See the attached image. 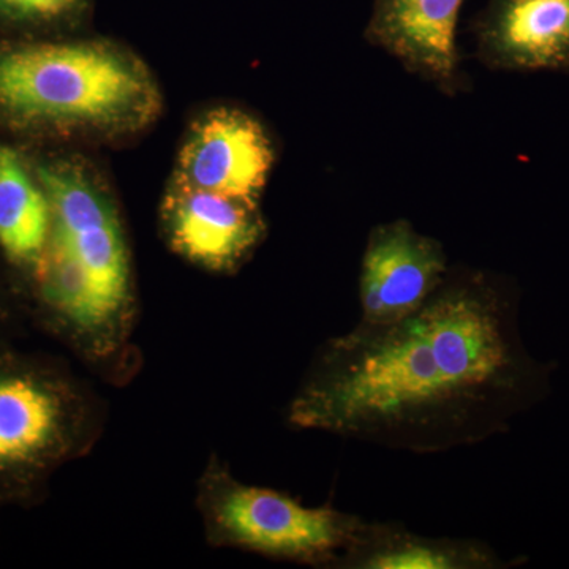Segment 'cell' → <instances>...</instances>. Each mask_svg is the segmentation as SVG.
<instances>
[{
    "label": "cell",
    "instance_id": "obj_8",
    "mask_svg": "<svg viewBox=\"0 0 569 569\" xmlns=\"http://www.w3.org/2000/svg\"><path fill=\"white\" fill-rule=\"evenodd\" d=\"M463 0H373L366 40L438 91L456 93V32Z\"/></svg>",
    "mask_w": 569,
    "mask_h": 569
},
{
    "label": "cell",
    "instance_id": "obj_6",
    "mask_svg": "<svg viewBox=\"0 0 569 569\" xmlns=\"http://www.w3.org/2000/svg\"><path fill=\"white\" fill-rule=\"evenodd\" d=\"M451 268L445 246L419 233L407 219L376 224L362 253L359 323L385 326L410 317L436 293Z\"/></svg>",
    "mask_w": 569,
    "mask_h": 569
},
{
    "label": "cell",
    "instance_id": "obj_5",
    "mask_svg": "<svg viewBox=\"0 0 569 569\" xmlns=\"http://www.w3.org/2000/svg\"><path fill=\"white\" fill-rule=\"evenodd\" d=\"M197 505L213 548L317 568L335 569L365 522L331 505L306 507L279 490L247 485L217 459L201 475Z\"/></svg>",
    "mask_w": 569,
    "mask_h": 569
},
{
    "label": "cell",
    "instance_id": "obj_11",
    "mask_svg": "<svg viewBox=\"0 0 569 569\" xmlns=\"http://www.w3.org/2000/svg\"><path fill=\"white\" fill-rule=\"evenodd\" d=\"M526 559L507 560L488 542L433 538L392 522H362L335 569H508Z\"/></svg>",
    "mask_w": 569,
    "mask_h": 569
},
{
    "label": "cell",
    "instance_id": "obj_10",
    "mask_svg": "<svg viewBox=\"0 0 569 569\" xmlns=\"http://www.w3.org/2000/svg\"><path fill=\"white\" fill-rule=\"evenodd\" d=\"M475 36L490 70L569 73V0H489Z\"/></svg>",
    "mask_w": 569,
    "mask_h": 569
},
{
    "label": "cell",
    "instance_id": "obj_14",
    "mask_svg": "<svg viewBox=\"0 0 569 569\" xmlns=\"http://www.w3.org/2000/svg\"><path fill=\"white\" fill-rule=\"evenodd\" d=\"M11 323H13V320H9L7 313L2 312V309H0V343H7L6 336L7 331H9Z\"/></svg>",
    "mask_w": 569,
    "mask_h": 569
},
{
    "label": "cell",
    "instance_id": "obj_9",
    "mask_svg": "<svg viewBox=\"0 0 569 569\" xmlns=\"http://www.w3.org/2000/svg\"><path fill=\"white\" fill-rule=\"evenodd\" d=\"M164 230L182 257L213 271H231L263 239L257 201L176 183L164 203Z\"/></svg>",
    "mask_w": 569,
    "mask_h": 569
},
{
    "label": "cell",
    "instance_id": "obj_7",
    "mask_svg": "<svg viewBox=\"0 0 569 569\" xmlns=\"http://www.w3.org/2000/svg\"><path fill=\"white\" fill-rule=\"evenodd\" d=\"M274 164L263 127L242 111L212 112L190 134L179 182L193 189L257 201Z\"/></svg>",
    "mask_w": 569,
    "mask_h": 569
},
{
    "label": "cell",
    "instance_id": "obj_13",
    "mask_svg": "<svg viewBox=\"0 0 569 569\" xmlns=\"http://www.w3.org/2000/svg\"><path fill=\"white\" fill-rule=\"evenodd\" d=\"M78 0H0V9L29 17H58L70 10Z\"/></svg>",
    "mask_w": 569,
    "mask_h": 569
},
{
    "label": "cell",
    "instance_id": "obj_4",
    "mask_svg": "<svg viewBox=\"0 0 569 569\" xmlns=\"http://www.w3.org/2000/svg\"><path fill=\"white\" fill-rule=\"evenodd\" d=\"M144 71L100 44H36L0 56V104L31 118L112 123L151 104Z\"/></svg>",
    "mask_w": 569,
    "mask_h": 569
},
{
    "label": "cell",
    "instance_id": "obj_3",
    "mask_svg": "<svg viewBox=\"0 0 569 569\" xmlns=\"http://www.w3.org/2000/svg\"><path fill=\"white\" fill-rule=\"evenodd\" d=\"M100 426V402L80 378L0 343V503L32 500Z\"/></svg>",
    "mask_w": 569,
    "mask_h": 569
},
{
    "label": "cell",
    "instance_id": "obj_1",
    "mask_svg": "<svg viewBox=\"0 0 569 569\" xmlns=\"http://www.w3.org/2000/svg\"><path fill=\"white\" fill-rule=\"evenodd\" d=\"M519 317L511 279L451 268L410 317L326 340L288 426L418 456L507 433L548 399L557 369L530 353Z\"/></svg>",
    "mask_w": 569,
    "mask_h": 569
},
{
    "label": "cell",
    "instance_id": "obj_2",
    "mask_svg": "<svg viewBox=\"0 0 569 569\" xmlns=\"http://www.w3.org/2000/svg\"><path fill=\"white\" fill-rule=\"evenodd\" d=\"M50 241L33 269L44 325L86 362L110 366L132 340L134 299L121 223L99 190L70 170H44Z\"/></svg>",
    "mask_w": 569,
    "mask_h": 569
},
{
    "label": "cell",
    "instance_id": "obj_12",
    "mask_svg": "<svg viewBox=\"0 0 569 569\" xmlns=\"http://www.w3.org/2000/svg\"><path fill=\"white\" fill-rule=\"evenodd\" d=\"M52 211L20 157L0 148V250L13 263L36 269L50 241Z\"/></svg>",
    "mask_w": 569,
    "mask_h": 569
}]
</instances>
